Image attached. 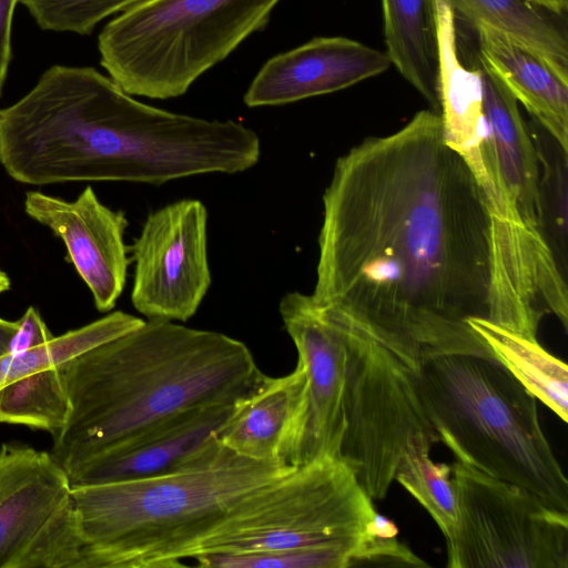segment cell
<instances>
[{"label": "cell", "mask_w": 568, "mask_h": 568, "mask_svg": "<svg viewBox=\"0 0 568 568\" xmlns=\"http://www.w3.org/2000/svg\"><path fill=\"white\" fill-rule=\"evenodd\" d=\"M311 295L414 371L491 356L473 320L536 341L545 314L568 316L549 241L501 214L434 110L337 159Z\"/></svg>", "instance_id": "obj_1"}, {"label": "cell", "mask_w": 568, "mask_h": 568, "mask_svg": "<svg viewBox=\"0 0 568 568\" xmlns=\"http://www.w3.org/2000/svg\"><path fill=\"white\" fill-rule=\"evenodd\" d=\"M203 135L193 115L140 102L90 67L53 65L0 109V164L30 185L192 176Z\"/></svg>", "instance_id": "obj_2"}, {"label": "cell", "mask_w": 568, "mask_h": 568, "mask_svg": "<svg viewBox=\"0 0 568 568\" xmlns=\"http://www.w3.org/2000/svg\"><path fill=\"white\" fill-rule=\"evenodd\" d=\"M60 368L71 410L51 455L68 475L180 413L236 405L266 377L243 342L162 320L144 321Z\"/></svg>", "instance_id": "obj_3"}, {"label": "cell", "mask_w": 568, "mask_h": 568, "mask_svg": "<svg viewBox=\"0 0 568 568\" xmlns=\"http://www.w3.org/2000/svg\"><path fill=\"white\" fill-rule=\"evenodd\" d=\"M294 468L224 445L203 460L150 478L73 487L92 568H174L256 488Z\"/></svg>", "instance_id": "obj_4"}, {"label": "cell", "mask_w": 568, "mask_h": 568, "mask_svg": "<svg viewBox=\"0 0 568 568\" xmlns=\"http://www.w3.org/2000/svg\"><path fill=\"white\" fill-rule=\"evenodd\" d=\"M414 382L439 442L457 460L568 514V480L542 430L537 398L496 358L429 356Z\"/></svg>", "instance_id": "obj_5"}, {"label": "cell", "mask_w": 568, "mask_h": 568, "mask_svg": "<svg viewBox=\"0 0 568 568\" xmlns=\"http://www.w3.org/2000/svg\"><path fill=\"white\" fill-rule=\"evenodd\" d=\"M281 1L143 0L102 29L100 63L130 95L181 97L262 31Z\"/></svg>", "instance_id": "obj_6"}, {"label": "cell", "mask_w": 568, "mask_h": 568, "mask_svg": "<svg viewBox=\"0 0 568 568\" xmlns=\"http://www.w3.org/2000/svg\"><path fill=\"white\" fill-rule=\"evenodd\" d=\"M377 510L353 469L338 457L294 468L246 495L204 538L202 554L327 549L363 566Z\"/></svg>", "instance_id": "obj_7"}, {"label": "cell", "mask_w": 568, "mask_h": 568, "mask_svg": "<svg viewBox=\"0 0 568 568\" xmlns=\"http://www.w3.org/2000/svg\"><path fill=\"white\" fill-rule=\"evenodd\" d=\"M333 317L345 346V432L338 458L373 500L384 499L408 448H432L439 437L418 397L414 369L351 323Z\"/></svg>", "instance_id": "obj_8"}, {"label": "cell", "mask_w": 568, "mask_h": 568, "mask_svg": "<svg viewBox=\"0 0 568 568\" xmlns=\"http://www.w3.org/2000/svg\"><path fill=\"white\" fill-rule=\"evenodd\" d=\"M457 519L445 538L449 568H568V514L459 460Z\"/></svg>", "instance_id": "obj_9"}, {"label": "cell", "mask_w": 568, "mask_h": 568, "mask_svg": "<svg viewBox=\"0 0 568 568\" xmlns=\"http://www.w3.org/2000/svg\"><path fill=\"white\" fill-rule=\"evenodd\" d=\"M130 251L134 308L148 320L191 318L211 286L205 205L183 199L152 211Z\"/></svg>", "instance_id": "obj_10"}, {"label": "cell", "mask_w": 568, "mask_h": 568, "mask_svg": "<svg viewBox=\"0 0 568 568\" xmlns=\"http://www.w3.org/2000/svg\"><path fill=\"white\" fill-rule=\"evenodd\" d=\"M278 312L305 375L301 409L281 460L297 468L338 457L345 432V346L339 323L311 294H284Z\"/></svg>", "instance_id": "obj_11"}, {"label": "cell", "mask_w": 568, "mask_h": 568, "mask_svg": "<svg viewBox=\"0 0 568 568\" xmlns=\"http://www.w3.org/2000/svg\"><path fill=\"white\" fill-rule=\"evenodd\" d=\"M23 204L30 219L63 241L97 310L111 311L124 290L130 264L125 213L104 205L90 185L73 201L30 191Z\"/></svg>", "instance_id": "obj_12"}, {"label": "cell", "mask_w": 568, "mask_h": 568, "mask_svg": "<svg viewBox=\"0 0 568 568\" xmlns=\"http://www.w3.org/2000/svg\"><path fill=\"white\" fill-rule=\"evenodd\" d=\"M480 67L487 130L484 166L488 191L507 219L547 239L541 170L535 139L521 116L517 100L497 77L481 63Z\"/></svg>", "instance_id": "obj_13"}, {"label": "cell", "mask_w": 568, "mask_h": 568, "mask_svg": "<svg viewBox=\"0 0 568 568\" xmlns=\"http://www.w3.org/2000/svg\"><path fill=\"white\" fill-rule=\"evenodd\" d=\"M236 405L180 413L82 464L68 475L70 486L138 480L192 466L220 449L216 434Z\"/></svg>", "instance_id": "obj_14"}, {"label": "cell", "mask_w": 568, "mask_h": 568, "mask_svg": "<svg viewBox=\"0 0 568 568\" xmlns=\"http://www.w3.org/2000/svg\"><path fill=\"white\" fill-rule=\"evenodd\" d=\"M386 52L345 37H317L268 59L243 97L248 108L275 106L336 92L385 72Z\"/></svg>", "instance_id": "obj_15"}, {"label": "cell", "mask_w": 568, "mask_h": 568, "mask_svg": "<svg viewBox=\"0 0 568 568\" xmlns=\"http://www.w3.org/2000/svg\"><path fill=\"white\" fill-rule=\"evenodd\" d=\"M70 498L68 474L51 453L27 444H2L0 568H22L33 542Z\"/></svg>", "instance_id": "obj_16"}, {"label": "cell", "mask_w": 568, "mask_h": 568, "mask_svg": "<svg viewBox=\"0 0 568 568\" xmlns=\"http://www.w3.org/2000/svg\"><path fill=\"white\" fill-rule=\"evenodd\" d=\"M438 57L439 115L446 141L470 165L487 189L484 166L486 122L483 75L478 58L470 68L462 61L456 17L447 0H434Z\"/></svg>", "instance_id": "obj_17"}, {"label": "cell", "mask_w": 568, "mask_h": 568, "mask_svg": "<svg viewBox=\"0 0 568 568\" xmlns=\"http://www.w3.org/2000/svg\"><path fill=\"white\" fill-rule=\"evenodd\" d=\"M478 60L568 153V78L544 58L486 26L474 28Z\"/></svg>", "instance_id": "obj_18"}, {"label": "cell", "mask_w": 568, "mask_h": 568, "mask_svg": "<svg viewBox=\"0 0 568 568\" xmlns=\"http://www.w3.org/2000/svg\"><path fill=\"white\" fill-rule=\"evenodd\" d=\"M304 382V371L298 363L285 376L266 375L262 385L236 405L219 430L220 443L247 459L282 463L301 409Z\"/></svg>", "instance_id": "obj_19"}, {"label": "cell", "mask_w": 568, "mask_h": 568, "mask_svg": "<svg viewBox=\"0 0 568 568\" xmlns=\"http://www.w3.org/2000/svg\"><path fill=\"white\" fill-rule=\"evenodd\" d=\"M386 54L439 113L434 0H382Z\"/></svg>", "instance_id": "obj_20"}, {"label": "cell", "mask_w": 568, "mask_h": 568, "mask_svg": "<svg viewBox=\"0 0 568 568\" xmlns=\"http://www.w3.org/2000/svg\"><path fill=\"white\" fill-rule=\"evenodd\" d=\"M471 328L496 358L529 393L560 419L568 417L567 364L536 339L510 332L486 320H473Z\"/></svg>", "instance_id": "obj_21"}, {"label": "cell", "mask_w": 568, "mask_h": 568, "mask_svg": "<svg viewBox=\"0 0 568 568\" xmlns=\"http://www.w3.org/2000/svg\"><path fill=\"white\" fill-rule=\"evenodd\" d=\"M456 19L473 28L486 26L544 58L568 78L565 33L530 0H447Z\"/></svg>", "instance_id": "obj_22"}, {"label": "cell", "mask_w": 568, "mask_h": 568, "mask_svg": "<svg viewBox=\"0 0 568 568\" xmlns=\"http://www.w3.org/2000/svg\"><path fill=\"white\" fill-rule=\"evenodd\" d=\"M71 402L60 366L14 379L0 388V422L57 435L65 426Z\"/></svg>", "instance_id": "obj_23"}, {"label": "cell", "mask_w": 568, "mask_h": 568, "mask_svg": "<svg viewBox=\"0 0 568 568\" xmlns=\"http://www.w3.org/2000/svg\"><path fill=\"white\" fill-rule=\"evenodd\" d=\"M144 320L115 311L19 354L0 356V388L34 372L57 367L104 342L140 326Z\"/></svg>", "instance_id": "obj_24"}, {"label": "cell", "mask_w": 568, "mask_h": 568, "mask_svg": "<svg viewBox=\"0 0 568 568\" xmlns=\"http://www.w3.org/2000/svg\"><path fill=\"white\" fill-rule=\"evenodd\" d=\"M429 452L424 444L412 445L399 462L395 480L427 510L447 538L457 519L452 466L435 463Z\"/></svg>", "instance_id": "obj_25"}, {"label": "cell", "mask_w": 568, "mask_h": 568, "mask_svg": "<svg viewBox=\"0 0 568 568\" xmlns=\"http://www.w3.org/2000/svg\"><path fill=\"white\" fill-rule=\"evenodd\" d=\"M143 0H20L48 31L91 34L98 23Z\"/></svg>", "instance_id": "obj_26"}, {"label": "cell", "mask_w": 568, "mask_h": 568, "mask_svg": "<svg viewBox=\"0 0 568 568\" xmlns=\"http://www.w3.org/2000/svg\"><path fill=\"white\" fill-rule=\"evenodd\" d=\"M204 568H347L342 552L327 549H291L237 554H202L193 558Z\"/></svg>", "instance_id": "obj_27"}, {"label": "cell", "mask_w": 568, "mask_h": 568, "mask_svg": "<svg viewBox=\"0 0 568 568\" xmlns=\"http://www.w3.org/2000/svg\"><path fill=\"white\" fill-rule=\"evenodd\" d=\"M53 337L39 311L30 306L18 320V328L8 344V353L27 352L51 341Z\"/></svg>", "instance_id": "obj_28"}, {"label": "cell", "mask_w": 568, "mask_h": 568, "mask_svg": "<svg viewBox=\"0 0 568 568\" xmlns=\"http://www.w3.org/2000/svg\"><path fill=\"white\" fill-rule=\"evenodd\" d=\"M18 2L20 0H0V98L11 60V26Z\"/></svg>", "instance_id": "obj_29"}, {"label": "cell", "mask_w": 568, "mask_h": 568, "mask_svg": "<svg viewBox=\"0 0 568 568\" xmlns=\"http://www.w3.org/2000/svg\"><path fill=\"white\" fill-rule=\"evenodd\" d=\"M18 328V321L0 317V356L8 353V344Z\"/></svg>", "instance_id": "obj_30"}, {"label": "cell", "mask_w": 568, "mask_h": 568, "mask_svg": "<svg viewBox=\"0 0 568 568\" xmlns=\"http://www.w3.org/2000/svg\"><path fill=\"white\" fill-rule=\"evenodd\" d=\"M545 11L561 14L566 11L568 0H530Z\"/></svg>", "instance_id": "obj_31"}, {"label": "cell", "mask_w": 568, "mask_h": 568, "mask_svg": "<svg viewBox=\"0 0 568 568\" xmlns=\"http://www.w3.org/2000/svg\"><path fill=\"white\" fill-rule=\"evenodd\" d=\"M11 287V282L9 276L0 270V294L7 292Z\"/></svg>", "instance_id": "obj_32"}]
</instances>
